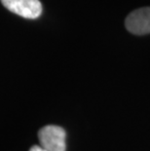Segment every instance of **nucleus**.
<instances>
[{
	"instance_id": "f257e3e1",
	"label": "nucleus",
	"mask_w": 150,
	"mask_h": 151,
	"mask_svg": "<svg viewBox=\"0 0 150 151\" xmlns=\"http://www.w3.org/2000/svg\"><path fill=\"white\" fill-rule=\"evenodd\" d=\"M40 145L48 151H65L66 133L62 127L48 125L38 133Z\"/></svg>"
},
{
	"instance_id": "f03ea898",
	"label": "nucleus",
	"mask_w": 150,
	"mask_h": 151,
	"mask_svg": "<svg viewBox=\"0 0 150 151\" xmlns=\"http://www.w3.org/2000/svg\"><path fill=\"white\" fill-rule=\"evenodd\" d=\"M1 2L9 11L27 19H36L42 12L39 0H1Z\"/></svg>"
},
{
	"instance_id": "7ed1b4c3",
	"label": "nucleus",
	"mask_w": 150,
	"mask_h": 151,
	"mask_svg": "<svg viewBox=\"0 0 150 151\" xmlns=\"http://www.w3.org/2000/svg\"><path fill=\"white\" fill-rule=\"evenodd\" d=\"M125 25L131 33L144 35L150 33V7L132 12L126 19Z\"/></svg>"
},
{
	"instance_id": "20e7f679",
	"label": "nucleus",
	"mask_w": 150,
	"mask_h": 151,
	"mask_svg": "<svg viewBox=\"0 0 150 151\" xmlns=\"http://www.w3.org/2000/svg\"><path fill=\"white\" fill-rule=\"evenodd\" d=\"M29 151H48V150H46L45 148H43L41 145L40 146L39 145H34L29 149Z\"/></svg>"
}]
</instances>
